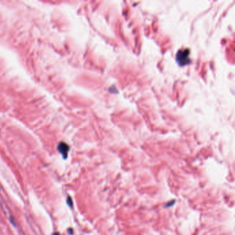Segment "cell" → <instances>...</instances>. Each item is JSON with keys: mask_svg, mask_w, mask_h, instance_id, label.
<instances>
[{"mask_svg": "<svg viewBox=\"0 0 235 235\" xmlns=\"http://www.w3.org/2000/svg\"><path fill=\"white\" fill-rule=\"evenodd\" d=\"M53 235H60V234L59 232H55V233H53Z\"/></svg>", "mask_w": 235, "mask_h": 235, "instance_id": "obj_5", "label": "cell"}, {"mask_svg": "<svg viewBox=\"0 0 235 235\" xmlns=\"http://www.w3.org/2000/svg\"><path fill=\"white\" fill-rule=\"evenodd\" d=\"M189 54L190 51L188 49H184L179 51L178 53L177 54V62L178 64L181 66L186 65V64H189L190 60H189Z\"/></svg>", "mask_w": 235, "mask_h": 235, "instance_id": "obj_1", "label": "cell"}, {"mask_svg": "<svg viewBox=\"0 0 235 235\" xmlns=\"http://www.w3.org/2000/svg\"><path fill=\"white\" fill-rule=\"evenodd\" d=\"M66 203H67V204L70 206V207H71V208L73 207V201H72V199L70 197H68L67 199H66Z\"/></svg>", "mask_w": 235, "mask_h": 235, "instance_id": "obj_3", "label": "cell"}, {"mask_svg": "<svg viewBox=\"0 0 235 235\" xmlns=\"http://www.w3.org/2000/svg\"><path fill=\"white\" fill-rule=\"evenodd\" d=\"M68 232H69L70 234H73V229H71V228H69V230H68Z\"/></svg>", "mask_w": 235, "mask_h": 235, "instance_id": "obj_4", "label": "cell"}, {"mask_svg": "<svg viewBox=\"0 0 235 235\" xmlns=\"http://www.w3.org/2000/svg\"><path fill=\"white\" fill-rule=\"evenodd\" d=\"M57 149H58L59 152H60L61 155L63 156L64 159H66L68 157V153H69V145L66 144V143L64 142H61L59 143Z\"/></svg>", "mask_w": 235, "mask_h": 235, "instance_id": "obj_2", "label": "cell"}]
</instances>
